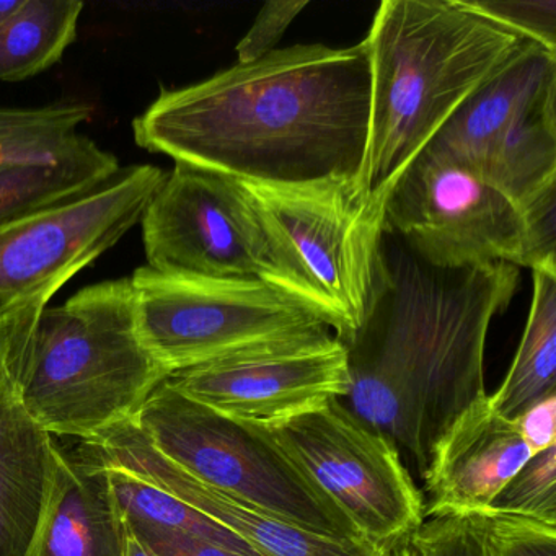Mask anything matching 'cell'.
<instances>
[{
    "label": "cell",
    "mask_w": 556,
    "mask_h": 556,
    "mask_svg": "<svg viewBox=\"0 0 556 556\" xmlns=\"http://www.w3.org/2000/svg\"><path fill=\"white\" fill-rule=\"evenodd\" d=\"M506 263L439 268L383 232L369 311L346 346L344 406L425 477L432 445L483 399L491 321L519 289Z\"/></svg>",
    "instance_id": "obj_2"
},
{
    "label": "cell",
    "mask_w": 556,
    "mask_h": 556,
    "mask_svg": "<svg viewBox=\"0 0 556 556\" xmlns=\"http://www.w3.org/2000/svg\"><path fill=\"white\" fill-rule=\"evenodd\" d=\"M168 382L213 412L275 429L350 392L346 346L334 334L278 350L226 357L174 374Z\"/></svg>",
    "instance_id": "obj_12"
},
{
    "label": "cell",
    "mask_w": 556,
    "mask_h": 556,
    "mask_svg": "<svg viewBox=\"0 0 556 556\" xmlns=\"http://www.w3.org/2000/svg\"><path fill=\"white\" fill-rule=\"evenodd\" d=\"M529 318L509 372L490 396L494 412L507 419L556 395V273L532 271Z\"/></svg>",
    "instance_id": "obj_19"
},
{
    "label": "cell",
    "mask_w": 556,
    "mask_h": 556,
    "mask_svg": "<svg viewBox=\"0 0 556 556\" xmlns=\"http://www.w3.org/2000/svg\"><path fill=\"white\" fill-rule=\"evenodd\" d=\"M237 181L278 243L301 301L348 343L372 299L382 214L364 204L356 181Z\"/></svg>",
    "instance_id": "obj_6"
},
{
    "label": "cell",
    "mask_w": 556,
    "mask_h": 556,
    "mask_svg": "<svg viewBox=\"0 0 556 556\" xmlns=\"http://www.w3.org/2000/svg\"><path fill=\"white\" fill-rule=\"evenodd\" d=\"M22 5L24 0H0V27L8 24Z\"/></svg>",
    "instance_id": "obj_33"
},
{
    "label": "cell",
    "mask_w": 556,
    "mask_h": 556,
    "mask_svg": "<svg viewBox=\"0 0 556 556\" xmlns=\"http://www.w3.org/2000/svg\"><path fill=\"white\" fill-rule=\"evenodd\" d=\"M170 379L139 333L129 278L87 286L31 324L15 392L51 435L90 441L136 418Z\"/></svg>",
    "instance_id": "obj_4"
},
{
    "label": "cell",
    "mask_w": 556,
    "mask_h": 556,
    "mask_svg": "<svg viewBox=\"0 0 556 556\" xmlns=\"http://www.w3.org/2000/svg\"><path fill=\"white\" fill-rule=\"evenodd\" d=\"M523 38L465 0H383L366 40L370 119L356 190L386 214L405 168Z\"/></svg>",
    "instance_id": "obj_3"
},
{
    "label": "cell",
    "mask_w": 556,
    "mask_h": 556,
    "mask_svg": "<svg viewBox=\"0 0 556 556\" xmlns=\"http://www.w3.org/2000/svg\"><path fill=\"white\" fill-rule=\"evenodd\" d=\"M369 119L366 45H298L164 90L132 132L146 151L233 180L357 185Z\"/></svg>",
    "instance_id": "obj_1"
},
{
    "label": "cell",
    "mask_w": 556,
    "mask_h": 556,
    "mask_svg": "<svg viewBox=\"0 0 556 556\" xmlns=\"http://www.w3.org/2000/svg\"><path fill=\"white\" fill-rule=\"evenodd\" d=\"M486 516L496 556H556V527L490 513Z\"/></svg>",
    "instance_id": "obj_28"
},
{
    "label": "cell",
    "mask_w": 556,
    "mask_h": 556,
    "mask_svg": "<svg viewBox=\"0 0 556 556\" xmlns=\"http://www.w3.org/2000/svg\"><path fill=\"white\" fill-rule=\"evenodd\" d=\"M139 535L148 540L157 552L167 556H242L214 543L190 539L178 533H139Z\"/></svg>",
    "instance_id": "obj_31"
},
{
    "label": "cell",
    "mask_w": 556,
    "mask_h": 556,
    "mask_svg": "<svg viewBox=\"0 0 556 556\" xmlns=\"http://www.w3.org/2000/svg\"><path fill=\"white\" fill-rule=\"evenodd\" d=\"M58 447L18 402L0 392V556H31L56 480Z\"/></svg>",
    "instance_id": "obj_15"
},
{
    "label": "cell",
    "mask_w": 556,
    "mask_h": 556,
    "mask_svg": "<svg viewBox=\"0 0 556 556\" xmlns=\"http://www.w3.org/2000/svg\"><path fill=\"white\" fill-rule=\"evenodd\" d=\"M129 281L139 333L170 376L331 337L314 311L266 282L191 278L149 266L136 269Z\"/></svg>",
    "instance_id": "obj_7"
},
{
    "label": "cell",
    "mask_w": 556,
    "mask_h": 556,
    "mask_svg": "<svg viewBox=\"0 0 556 556\" xmlns=\"http://www.w3.org/2000/svg\"><path fill=\"white\" fill-rule=\"evenodd\" d=\"M119 168L118 159L96 141L58 164L2 165L0 224L86 193L109 180Z\"/></svg>",
    "instance_id": "obj_21"
},
{
    "label": "cell",
    "mask_w": 556,
    "mask_h": 556,
    "mask_svg": "<svg viewBox=\"0 0 556 556\" xmlns=\"http://www.w3.org/2000/svg\"><path fill=\"white\" fill-rule=\"evenodd\" d=\"M383 230L439 268L535 266L522 211L467 165L429 149L390 191Z\"/></svg>",
    "instance_id": "obj_10"
},
{
    "label": "cell",
    "mask_w": 556,
    "mask_h": 556,
    "mask_svg": "<svg viewBox=\"0 0 556 556\" xmlns=\"http://www.w3.org/2000/svg\"><path fill=\"white\" fill-rule=\"evenodd\" d=\"M100 467L105 470L116 509L136 532L178 533V535L214 543L237 555L260 556L236 533L204 516L200 510L188 506L184 501L119 468L106 467V465H100Z\"/></svg>",
    "instance_id": "obj_23"
},
{
    "label": "cell",
    "mask_w": 556,
    "mask_h": 556,
    "mask_svg": "<svg viewBox=\"0 0 556 556\" xmlns=\"http://www.w3.org/2000/svg\"><path fill=\"white\" fill-rule=\"evenodd\" d=\"M266 431L366 542L392 552L425 522V497L399 448L341 400Z\"/></svg>",
    "instance_id": "obj_11"
},
{
    "label": "cell",
    "mask_w": 556,
    "mask_h": 556,
    "mask_svg": "<svg viewBox=\"0 0 556 556\" xmlns=\"http://www.w3.org/2000/svg\"><path fill=\"white\" fill-rule=\"evenodd\" d=\"M141 226L148 266L155 271L262 281L301 301L278 243L233 178L175 164Z\"/></svg>",
    "instance_id": "obj_8"
},
{
    "label": "cell",
    "mask_w": 556,
    "mask_h": 556,
    "mask_svg": "<svg viewBox=\"0 0 556 556\" xmlns=\"http://www.w3.org/2000/svg\"><path fill=\"white\" fill-rule=\"evenodd\" d=\"M553 86L556 54L523 38L516 51L462 103L426 149L473 168L507 123Z\"/></svg>",
    "instance_id": "obj_16"
},
{
    "label": "cell",
    "mask_w": 556,
    "mask_h": 556,
    "mask_svg": "<svg viewBox=\"0 0 556 556\" xmlns=\"http://www.w3.org/2000/svg\"><path fill=\"white\" fill-rule=\"evenodd\" d=\"M390 556H496V549L486 513H471L425 519Z\"/></svg>",
    "instance_id": "obj_24"
},
{
    "label": "cell",
    "mask_w": 556,
    "mask_h": 556,
    "mask_svg": "<svg viewBox=\"0 0 556 556\" xmlns=\"http://www.w3.org/2000/svg\"><path fill=\"white\" fill-rule=\"evenodd\" d=\"M40 314L41 311L0 314V392L15 382L22 346Z\"/></svg>",
    "instance_id": "obj_29"
},
{
    "label": "cell",
    "mask_w": 556,
    "mask_h": 556,
    "mask_svg": "<svg viewBox=\"0 0 556 556\" xmlns=\"http://www.w3.org/2000/svg\"><path fill=\"white\" fill-rule=\"evenodd\" d=\"M471 170L522 213L556 191V86L510 119Z\"/></svg>",
    "instance_id": "obj_18"
},
{
    "label": "cell",
    "mask_w": 556,
    "mask_h": 556,
    "mask_svg": "<svg viewBox=\"0 0 556 556\" xmlns=\"http://www.w3.org/2000/svg\"><path fill=\"white\" fill-rule=\"evenodd\" d=\"M31 556H123V519L105 470L58 447L56 480Z\"/></svg>",
    "instance_id": "obj_17"
},
{
    "label": "cell",
    "mask_w": 556,
    "mask_h": 556,
    "mask_svg": "<svg viewBox=\"0 0 556 556\" xmlns=\"http://www.w3.org/2000/svg\"><path fill=\"white\" fill-rule=\"evenodd\" d=\"M501 27L556 54L555 0H465Z\"/></svg>",
    "instance_id": "obj_26"
},
{
    "label": "cell",
    "mask_w": 556,
    "mask_h": 556,
    "mask_svg": "<svg viewBox=\"0 0 556 556\" xmlns=\"http://www.w3.org/2000/svg\"><path fill=\"white\" fill-rule=\"evenodd\" d=\"M530 457L513 419L494 412L490 396L477 400L432 445L422 477L425 519L486 513Z\"/></svg>",
    "instance_id": "obj_14"
},
{
    "label": "cell",
    "mask_w": 556,
    "mask_h": 556,
    "mask_svg": "<svg viewBox=\"0 0 556 556\" xmlns=\"http://www.w3.org/2000/svg\"><path fill=\"white\" fill-rule=\"evenodd\" d=\"M80 455L135 475L184 501L236 533L260 556H390L392 553L364 540L330 539L307 532L219 493L165 458L132 419L84 441Z\"/></svg>",
    "instance_id": "obj_13"
},
{
    "label": "cell",
    "mask_w": 556,
    "mask_h": 556,
    "mask_svg": "<svg viewBox=\"0 0 556 556\" xmlns=\"http://www.w3.org/2000/svg\"><path fill=\"white\" fill-rule=\"evenodd\" d=\"M87 103L61 102L45 106L0 105V167L58 164L92 144L79 128L92 118Z\"/></svg>",
    "instance_id": "obj_22"
},
{
    "label": "cell",
    "mask_w": 556,
    "mask_h": 556,
    "mask_svg": "<svg viewBox=\"0 0 556 556\" xmlns=\"http://www.w3.org/2000/svg\"><path fill=\"white\" fill-rule=\"evenodd\" d=\"M132 421L165 458L219 493L307 532L364 540L266 429L226 418L168 380Z\"/></svg>",
    "instance_id": "obj_5"
},
{
    "label": "cell",
    "mask_w": 556,
    "mask_h": 556,
    "mask_svg": "<svg viewBox=\"0 0 556 556\" xmlns=\"http://www.w3.org/2000/svg\"><path fill=\"white\" fill-rule=\"evenodd\" d=\"M532 455L556 445V395L535 403L513 419Z\"/></svg>",
    "instance_id": "obj_30"
},
{
    "label": "cell",
    "mask_w": 556,
    "mask_h": 556,
    "mask_svg": "<svg viewBox=\"0 0 556 556\" xmlns=\"http://www.w3.org/2000/svg\"><path fill=\"white\" fill-rule=\"evenodd\" d=\"M486 513L556 527V445L532 455Z\"/></svg>",
    "instance_id": "obj_25"
},
{
    "label": "cell",
    "mask_w": 556,
    "mask_h": 556,
    "mask_svg": "<svg viewBox=\"0 0 556 556\" xmlns=\"http://www.w3.org/2000/svg\"><path fill=\"white\" fill-rule=\"evenodd\" d=\"M83 11L79 0H24L0 27V83H22L60 63Z\"/></svg>",
    "instance_id": "obj_20"
},
{
    "label": "cell",
    "mask_w": 556,
    "mask_h": 556,
    "mask_svg": "<svg viewBox=\"0 0 556 556\" xmlns=\"http://www.w3.org/2000/svg\"><path fill=\"white\" fill-rule=\"evenodd\" d=\"M123 519V517H122ZM123 556H167L157 552L148 540L142 539L125 519H123Z\"/></svg>",
    "instance_id": "obj_32"
},
{
    "label": "cell",
    "mask_w": 556,
    "mask_h": 556,
    "mask_svg": "<svg viewBox=\"0 0 556 556\" xmlns=\"http://www.w3.org/2000/svg\"><path fill=\"white\" fill-rule=\"evenodd\" d=\"M308 2H268L256 15L245 37L239 41L236 51L239 64L256 63L276 51L292 22L307 8Z\"/></svg>",
    "instance_id": "obj_27"
},
{
    "label": "cell",
    "mask_w": 556,
    "mask_h": 556,
    "mask_svg": "<svg viewBox=\"0 0 556 556\" xmlns=\"http://www.w3.org/2000/svg\"><path fill=\"white\" fill-rule=\"evenodd\" d=\"M165 175L155 165H128L86 193L0 224V314L47 308L141 223Z\"/></svg>",
    "instance_id": "obj_9"
}]
</instances>
